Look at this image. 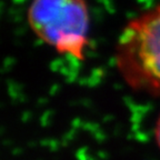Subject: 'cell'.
Returning a JSON list of instances; mask_svg holds the SVG:
<instances>
[{"label": "cell", "mask_w": 160, "mask_h": 160, "mask_svg": "<svg viewBox=\"0 0 160 160\" xmlns=\"http://www.w3.org/2000/svg\"><path fill=\"white\" fill-rule=\"evenodd\" d=\"M115 57L120 76L131 89L160 96V2L123 27Z\"/></svg>", "instance_id": "obj_1"}, {"label": "cell", "mask_w": 160, "mask_h": 160, "mask_svg": "<svg viewBox=\"0 0 160 160\" xmlns=\"http://www.w3.org/2000/svg\"><path fill=\"white\" fill-rule=\"evenodd\" d=\"M155 140L158 148L160 150V115L157 118V121H156V125H155Z\"/></svg>", "instance_id": "obj_3"}, {"label": "cell", "mask_w": 160, "mask_h": 160, "mask_svg": "<svg viewBox=\"0 0 160 160\" xmlns=\"http://www.w3.org/2000/svg\"><path fill=\"white\" fill-rule=\"evenodd\" d=\"M27 21L31 31L57 52L85 59L90 31L86 0H31Z\"/></svg>", "instance_id": "obj_2"}]
</instances>
